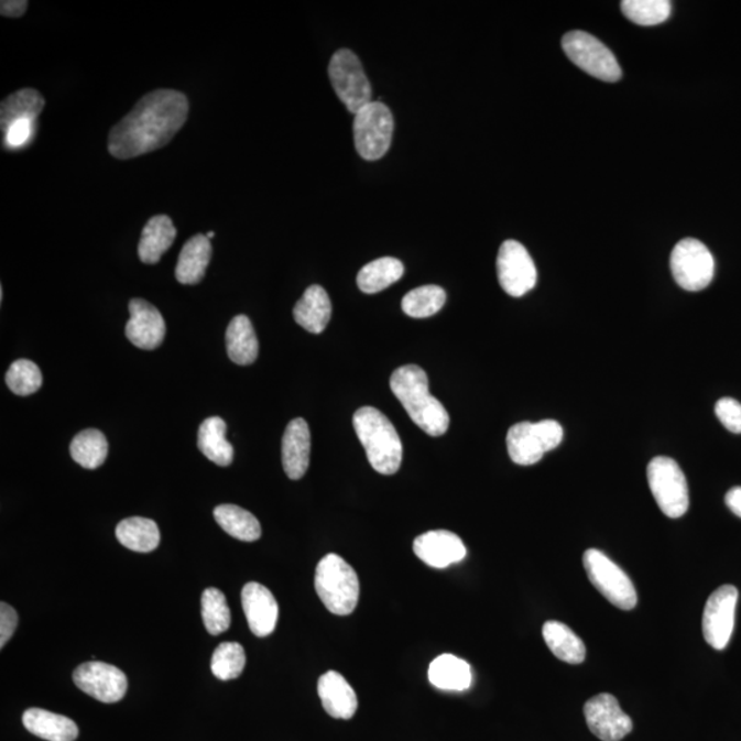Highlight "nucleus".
<instances>
[{
  "instance_id": "obj_15",
  "label": "nucleus",
  "mask_w": 741,
  "mask_h": 741,
  "mask_svg": "<svg viewBox=\"0 0 741 741\" xmlns=\"http://www.w3.org/2000/svg\"><path fill=\"white\" fill-rule=\"evenodd\" d=\"M589 731L603 741H620L632 732V718L622 711L615 696L600 694L584 707Z\"/></svg>"
},
{
  "instance_id": "obj_30",
  "label": "nucleus",
  "mask_w": 741,
  "mask_h": 741,
  "mask_svg": "<svg viewBox=\"0 0 741 741\" xmlns=\"http://www.w3.org/2000/svg\"><path fill=\"white\" fill-rule=\"evenodd\" d=\"M46 100L42 94L33 88L15 91L2 100L0 106V127L2 132L8 130L11 124L20 120L37 121V116L42 113Z\"/></svg>"
},
{
  "instance_id": "obj_22",
  "label": "nucleus",
  "mask_w": 741,
  "mask_h": 741,
  "mask_svg": "<svg viewBox=\"0 0 741 741\" xmlns=\"http://www.w3.org/2000/svg\"><path fill=\"white\" fill-rule=\"evenodd\" d=\"M176 228L171 217L157 215L146 222L139 241L138 254L144 264H157L176 238Z\"/></svg>"
},
{
  "instance_id": "obj_32",
  "label": "nucleus",
  "mask_w": 741,
  "mask_h": 741,
  "mask_svg": "<svg viewBox=\"0 0 741 741\" xmlns=\"http://www.w3.org/2000/svg\"><path fill=\"white\" fill-rule=\"evenodd\" d=\"M404 276V264L394 258H382L363 266L358 275V286L366 294H377L392 286Z\"/></svg>"
},
{
  "instance_id": "obj_17",
  "label": "nucleus",
  "mask_w": 741,
  "mask_h": 741,
  "mask_svg": "<svg viewBox=\"0 0 741 741\" xmlns=\"http://www.w3.org/2000/svg\"><path fill=\"white\" fill-rule=\"evenodd\" d=\"M242 607L250 631L258 638L270 636L275 631L279 606L269 588L259 582H249L242 589Z\"/></svg>"
},
{
  "instance_id": "obj_19",
  "label": "nucleus",
  "mask_w": 741,
  "mask_h": 741,
  "mask_svg": "<svg viewBox=\"0 0 741 741\" xmlns=\"http://www.w3.org/2000/svg\"><path fill=\"white\" fill-rule=\"evenodd\" d=\"M310 458V432L304 419L288 423L282 442V461L287 477L297 481L308 471Z\"/></svg>"
},
{
  "instance_id": "obj_11",
  "label": "nucleus",
  "mask_w": 741,
  "mask_h": 741,
  "mask_svg": "<svg viewBox=\"0 0 741 741\" xmlns=\"http://www.w3.org/2000/svg\"><path fill=\"white\" fill-rule=\"evenodd\" d=\"M671 269L679 287L687 292H701L715 277L716 261L705 243L685 238L673 249Z\"/></svg>"
},
{
  "instance_id": "obj_27",
  "label": "nucleus",
  "mask_w": 741,
  "mask_h": 741,
  "mask_svg": "<svg viewBox=\"0 0 741 741\" xmlns=\"http://www.w3.org/2000/svg\"><path fill=\"white\" fill-rule=\"evenodd\" d=\"M227 425L219 416L203 422L198 432V448L206 458L220 467H228L233 460V447L226 438Z\"/></svg>"
},
{
  "instance_id": "obj_34",
  "label": "nucleus",
  "mask_w": 741,
  "mask_h": 741,
  "mask_svg": "<svg viewBox=\"0 0 741 741\" xmlns=\"http://www.w3.org/2000/svg\"><path fill=\"white\" fill-rule=\"evenodd\" d=\"M445 303H447L445 290L436 284H428V286L411 290L401 301V308L405 315L415 317V319H425V317L438 314Z\"/></svg>"
},
{
  "instance_id": "obj_18",
  "label": "nucleus",
  "mask_w": 741,
  "mask_h": 741,
  "mask_svg": "<svg viewBox=\"0 0 741 741\" xmlns=\"http://www.w3.org/2000/svg\"><path fill=\"white\" fill-rule=\"evenodd\" d=\"M414 553L427 566L445 568L464 560L467 549L458 534L448 531H433L415 540Z\"/></svg>"
},
{
  "instance_id": "obj_21",
  "label": "nucleus",
  "mask_w": 741,
  "mask_h": 741,
  "mask_svg": "<svg viewBox=\"0 0 741 741\" xmlns=\"http://www.w3.org/2000/svg\"><path fill=\"white\" fill-rule=\"evenodd\" d=\"M331 312V299L326 290L314 284L306 288L303 297L295 304L293 315L295 322L306 331L320 334L330 323Z\"/></svg>"
},
{
  "instance_id": "obj_16",
  "label": "nucleus",
  "mask_w": 741,
  "mask_h": 741,
  "mask_svg": "<svg viewBox=\"0 0 741 741\" xmlns=\"http://www.w3.org/2000/svg\"><path fill=\"white\" fill-rule=\"evenodd\" d=\"M130 320L127 322L126 336L139 349L153 350L163 344L166 326L163 315L153 304L142 298L130 303Z\"/></svg>"
},
{
  "instance_id": "obj_39",
  "label": "nucleus",
  "mask_w": 741,
  "mask_h": 741,
  "mask_svg": "<svg viewBox=\"0 0 741 741\" xmlns=\"http://www.w3.org/2000/svg\"><path fill=\"white\" fill-rule=\"evenodd\" d=\"M37 121L20 120L3 132L4 146L9 150L25 148L35 137Z\"/></svg>"
},
{
  "instance_id": "obj_14",
  "label": "nucleus",
  "mask_w": 741,
  "mask_h": 741,
  "mask_svg": "<svg viewBox=\"0 0 741 741\" xmlns=\"http://www.w3.org/2000/svg\"><path fill=\"white\" fill-rule=\"evenodd\" d=\"M74 682L83 693L102 704H117L124 698L128 679L119 667L103 662H87L76 668Z\"/></svg>"
},
{
  "instance_id": "obj_24",
  "label": "nucleus",
  "mask_w": 741,
  "mask_h": 741,
  "mask_svg": "<svg viewBox=\"0 0 741 741\" xmlns=\"http://www.w3.org/2000/svg\"><path fill=\"white\" fill-rule=\"evenodd\" d=\"M211 259L210 239L198 233L183 247L176 265V279L182 284H197L205 277Z\"/></svg>"
},
{
  "instance_id": "obj_29",
  "label": "nucleus",
  "mask_w": 741,
  "mask_h": 741,
  "mask_svg": "<svg viewBox=\"0 0 741 741\" xmlns=\"http://www.w3.org/2000/svg\"><path fill=\"white\" fill-rule=\"evenodd\" d=\"M543 636L553 654L570 665H579L587 656V649L581 639L565 623L557 621L545 622Z\"/></svg>"
},
{
  "instance_id": "obj_6",
  "label": "nucleus",
  "mask_w": 741,
  "mask_h": 741,
  "mask_svg": "<svg viewBox=\"0 0 741 741\" xmlns=\"http://www.w3.org/2000/svg\"><path fill=\"white\" fill-rule=\"evenodd\" d=\"M562 47L574 65L596 79L607 83L621 80L622 69L615 55L598 37L584 31H571L563 36Z\"/></svg>"
},
{
  "instance_id": "obj_26",
  "label": "nucleus",
  "mask_w": 741,
  "mask_h": 741,
  "mask_svg": "<svg viewBox=\"0 0 741 741\" xmlns=\"http://www.w3.org/2000/svg\"><path fill=\"white\" fill-rule=\"evenodd\" d=\"M428 679L434 687L461 693L471 687V667L458 656L444 654L432 662Z\"/></svg>"
},
{
  "instance_id": "obj_7",
  "label": "nucleus",
  "mask_w": 741,
  "mask_h": 741,
  "mask_svg": "<svg viewBox=\"0 0 741 741\" xmlns=\"http://www.w3.org/2000/svg\"><path fill=\"white\" fill-rule=\"evenodd\" d=\"M649 484L663 514L673 520L682 517L689 509L687 478L682 468L666 456H657L647 468Z\"/></svg>"
},
{
  "instance_id": "obj_40",
  "label": "nucleus",
  "mask_w": 741,
  "mask_h": 741,
  "mask_svg": "<svg viewBox=\"0 0 741 741\" xmlns=\"http://www.w3.org/2000/svg\"><path fill=\"white\" fill-rule=\"evenodd\" d=\"M716 415L729 432L741 434V404L731 397L718 400Z\"/></svg>"
},
{
  "instance_id": "obj_20",
  "label": "nucleus",
  "mask_w": 741,
  "mask_h": 741,
  "mask_svg": "<svg viewBox=\"0 0 741 741\" xmlns=\"http://www.w3.org/2000/svg\"><path fill=\"white\" fill-rule=\"evenodd\" d=\"M317 694L325 710L337 720H350L358 711V696L342 674L333 671L323 674Z\"/></svg>"
},
{
  "instance_id": "obj_37",
  "label": "nucleus",
  "mask_w": 741,
  "mask_h": 741,
  "mask_svg": "<svg viewBox=\"0 0 741 741\" xmlns=\"http://www.w3.org/2000/svg\"><path fill=\"white\" fill-rule=\"evenodd\" d=\"M247 665V654L241 644L221 643L211 656V673L214 676L228 682V679L241 676Z\"/></svg>"
},
{
  "instance_id": "obj_42",
  "label": "nucleus",
  "mask_w": 741,
  "mask_h": 741,
  "mask_svg": "<svg viewBox=\"0 0 741 741\" xmlns=\"http://www.w3.org/2000/svg\"><path fill=\"white\" fill-rule=\"evenodd\" d=\"M26 9V0H3L0 3V13L3 17H10V19H19V17L25 14Z\"/></svg>"
},
{
  "instance_id": "obj_35",
  "label": "nucleus",
  "mask_w": 741,
  "mask_h": 741,
  "mask_svg": "<svg viewBox=\"0 0 741 741\" xmlns=\"http://www.w3.org/2000/svg\"><path fill=\"white\" fill-rule=\"evenodd\" d=\"M623 15L642 26L660 25L671 19L672 2L667 0H623Z\"/></svg>"
},
{
  "instance_id": "obj_12",
  "label": "nucleus",
  "mask_w": 741,
  "mask_h": 741,
  "mask_svg": "<svg viewBox=\"0 0 741 741\" xmlns=\"http://www.w3.org/2000/svg\"><path fill=\"white\" fill-rule=\"evenodd\" d=\"M498 276L501 288L511 297H522L536 287V264L522 243L510 239L501 244L498 255Z\"/></svg>"
},
{
  "instance_id": "obj_3",
  "label": "nucleus",
  "mask_w": 741,
  "mask_h": 741,
  "mask_svg": "<svg viewBox=\"0 0 741 741\" xmlns=\"http://www.w3.org/2000/svg\"><path fill=\"white\" fill-rule=\"evenodd\" d=\"M353 427L373 470L383 476L397 472L403 461V443L388 416L372 406H363L356 411Z\"/></svg>"
},
{
  "instance_id": "obj_25",
  "label": "nucleus",
  "mask_w": 741,
  "mask_h": 741,
  "mask_svg": "<svg viewBox=\"0 0 741 741\" xmlns=\"http://www.w3.org/2000/svg\"><path fill=\"white\" fill-rule=\"evenodd\" d=\"M227 352L238 366L253 364L259 356V339L248 316L233 317L226 333Z\"/></svg>"
},
{
  "instance_id": "obj_9",
  "label": "nucleus",
  "mask_w": 741,
  "mask_h": 741,
  "mask_svg": "<svg viewBox=\"0 0 741 741\" xmlns=\"http://www.w3.org/2000/svg\"><path fill=\"white\" fill-rule=\"evenodd\" d=\"M394 119L382 102H370L355 115V146L361 159L381 160L392 144Z\"/></svg>"
},
{
  "instance_id": "obj_8",
  "label": "nucleus",
  "mask_w": 741,
  "mask_h": 741,
  "mask_svg": "<svg viewBox=\"0 0 741 741\" xmlns=\"http://www.w3.org/2000/svg\"><path fill=\"white\" fill-rule=\"evenodd\" d=\"M584 567L589 581L618 609L631 611L638 606L636 588L617 563L599 549L584 554Z\"/></svg>"
},
{
  "instance_id": "obj_38",
  "label": "nucleus",
  "mask_w": 741,
  "mask_h": 741,
  "mask_svg": "<svg viewBox=\"0 0 741 741\" xmlns=\"http://www.w3.org/2000/svg\"><path fill=\"white\" fill-rule=\"evenodd\" d=\"M6 383L17 395H31L42 388L43 377L39 367L31 360H17L6 373Z\"/></svg>"
},
{
  "instance_id": "obj_33",
  "label": "nucleus",
  "mask_w": 741,
  "mask_h": 741,
  "mask_svg": "<svg viewBox=\"0 0 741 741\" xmlns=\"http://www.w3.org/2000/svg\"><path fill=\"white\" fill-rule=\"evenodd\" d=\"M108 442L99 431H88L77 434L70 444L72 459L87 470H95L105 464L108 458Z\"/></svg>"
},
{
  "instance_id": "obj_23",
  "label": "nucleus",
  "mask_w": 741,
  "mask_h": 741,
  "mask_svg": "<svg viewBox=\"0 0 741 741\" xmlns=\"http://www.w3.org/2000/svg\"><path fill=\"white\" fill-rule=\"evenodd\" d=\"M22 723L26 731L47 741H75L79 737V728L70 718L43 709L26 710Z\"/></svg>"
},
{
  "instance_id": "obj_44",
  "label": "nucleus",
  "mask_w": 741,
  "mask_h": 741,
  "mask_svg": "<svg viewBox=\"0 0 741 741\" xmlns=\"http://www.w3.org/2000/svg\"><path fill=\"white\" fill-rule=\"evenodd\" d=\"M214 237H215V232H214V231H210V232L206 233V238H208V239H211V238H214Z\"/></svg>"
},
{
  "instance_id": "obj_28",
  "label": "nucleus",
  "mask_w": 741,
  "mask_h": 741,
  "mask_svg": "<svg viewBox=\"0 0 741 741\" xmlns=\"http://www.w3.org/2000/svg\"><path fill=\"white\" fill-rule=\"evenodd\" d=\"M116 537L126 548L142 554L152 553L161 542L157 523L141 516L121 521L116 528Z\"/></svg>"
},
{
  "instance_id": "obj_5",
  "label": "nucleus",
  "mask_w": 741,
  "mask_h": 741,
  "mask_svg": "<svg viewBox=\"0 0 741 741\" xmlns=\"http://www.w3.org/2000/svg\"><path fill=\"white\" fill-rule=\"evenodd\" d=\"M563 442V427L556 421L522 422L506 434V448L515 465L533 466Z\"/></svg>"
},
{
  "instance_id": "obj_41",
  "label": "nucleus",
  "mask_w": 741,
  "mask_h": 741,
  "mask_svg": "<svg viewBox=\"0 0 741 741\" xmlns=\"http://www.w3.org/2000/svg\"><path fill=\"white\" fill-rule=\"evenodd\" d=\"M17 623H19V615L13 607L8 603L0 604V649H3L13 636Z\"/></svg>"
},
{
  "instance_id": "obj_2",
  "label": "nucleus",
  "mask_w": 741,
  "mask_h": 741,
  "mask_svg": "<svg viewBox=\"0 0 741 741\" xmlns=\"http://www.w3.org/2000/svg\"><path fill=\"white\" fill-rule=\"evenodd\" d=\"M390 388L412 422L432 437H442L449 428V415L445 406L433 397L428 390L425 370L417 366H404L393 372Z\"/></svg>"
},
{
  "instance_id": "obj_1",
  "label": "nucleus",
  "mask_w": 741,
  "mask_h": 741,
  "mask_svg": "<svg viewBox=\"0 0 741 741\" xmlns=\"http://www.w3.org/2000/svg\"><path fill=\"white\" fill-rule=\"evenodd\" d=\"M188 111L183 92L155 90L144 95L110 131L109 153L117 160H131L163 149L186 124Z\"/></svg>"
},
{
  "instance_id": "obj_31",
  "label": "nucleus",
  "mask_w": 741,
  "mask_h": 741,
  "mask_svg": "<svg viewBox=\"0 0 741 741\" xmlns=\"http://www.w3.org/2000/svg\"><path fill=\"white\" fill-rule=\"evenodd\" d=\"M214 515L222 531L233 538L253 543L261 537V526L258 517L252 512L241 509V506L221 504L216 506Z\"/></svg>"
},
{
  "instance_id": "obj_36",
  "label": "nucleus",
  "mask_w": 741,
  "mask_h": 741,
  "mask_svg": "<svg viewBox=\"0 0 741 741\" xmlns=\"http://www.w3.org/2000/svg\"><path fill=\"white\" fill-rule=\"evenodd\" d=\"M203 620L211 636H219L230 628L231 612L226 596L219 589L209 588L203 593Z\"/></svg>"
},
{
  "instance_id": "obj_4",
  "label": "nucleus",
  "mask_w": 741,
  "mask_h": 741,
  "mask_svg": "<svg viewBox=\"0 0 741 741\" xmlns=\"http://www.w3.org/2000/svg\"><path fill=\"white\" fill-rule=\"evenodd\" d=\"M315 588L326 609L336 615H349L360 598L358 574L341 556L328 554L316 567Z\"/></svg>"
},
{
  "instance_id": "obj_13",
  "label": "nucleus",
  "mask_w": 741,
  "mask_h": 741,
  "mask_svg": "<svg viewBox=\"0 0 741 741\" xmlns=\"http://www.w3.org/2000/svg\"><path fill=\"white\" fill-rule=\"evenodd\" d=\"M739 592L733 585H723L707 600L704 614V634L712 649L726 650L731 642Z\"/></svg>"
},
{
  "instance_id": "obj_43",
  "label": "nucleus",
  "mask_w": 741,
  "mask_h": 741,
  "mask_svg": "<svg viewBox=\"0 0 741 741\" xmlns=\"http://www.w3.org/2000/svg\"><path fill=\"white\" fill-rule=\"evenodd\" d=\"M726 503L734 515L741 517V487L729 490L726 495Z\"/></svg>"
},
{
  "instance_id": "obj_10",
  "label": "nucleus",
  "mask_w": 741,
  "mask_h": 741,
  "mask_svg": "<svg viewBox=\"0 0 741 741\" xmlns=\"http://www.w3.org/2000/svg\"><path fill=\"white\" fill-rule=\"evenodd\" d=\"M328 76L337 97L350 113H358L371 100V85L358 55L348 48L338 50L328 65Z\"/></svg>"
}]
</instances>
